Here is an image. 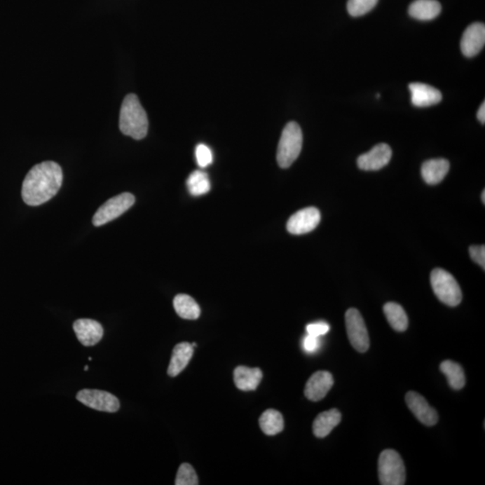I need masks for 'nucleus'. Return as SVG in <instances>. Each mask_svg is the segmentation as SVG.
Listing matches in <instances>:
<instances>
[{
	"instance_id": "1",
	"label": "nucleus",
	"mask_w": 485,
	"mask_h": 485,
	"mask_svg": "<svg viewBox=\"0 0 485 485\" xmlns=\"http://www.w3.org/2000/svg\"><path fill=\"white\" fill-rule=\"evenodd\" d=\"M63 181L62 169L53 161L34 165L23 182L22 198L27 205L39 206L56 196Z\"/></svg>"
},
{
	"instance_id": "2",
	"label": "nucleus",
	"mask_w": 485,
	"mask_h": 485,
	"mask_svg": "<svg viewBox=\"0 0 485 485\" xmlns=\"http://www.w3.org/2000/svg\"><path fill=\"white\" fill-rule=\"evenodd\" d=\"M119 125L124 135L134 139H142L148 133V116L136 95L130 94L124 98L121 107Z\"/></svg>"
},
{
	"instance_id": "3",
	"label": "nucleus",
	"mask_w": 485,
	"mask_h": 485,
	"mask_svg": "<svg viewBox=\"0 0 485 485\" xmlns=\"http://www.w3.org/2000/svg\"><path fill=\"white\" fill-rule=\"evenodd\" d=\"M303 134L301 126L290 121L284 128L278 146L277 162L282 168H288L301 154Z\"/></svg>"
},
{
	"instance_id": "4",
	"label": "nucleus",
	"mask_w": 485,
	"mask_h": 485,
	"mask_svg": "<svg viewBox=\"0 0 485 485\" xmlns=\"http://www.w3.org/2000/svg\"><path fill=\"white\" fill-rule=\"evenodd\" d=\"M430 283L437 298L449 306H456L462 301V292L452 274L442 269L433 270L430 274Z\"/></svg>"
},
{
	"instance_id": "5",
	"label": "nucleus",
	"mask_w": 485,
	"mask_h": 485,
	"mask_svg": "<svg viewBox=\"0 0 485 485\" xmlns=\"http://www.w3.org/2000/svg\"><path fill=\"white\" fill-rule=\"evenodd\" d=\"M378 477L383 485H404L405 467L403 459L393 449H385L379 456Z\"/></svg>"
},
{
	"instance_id": "6",
	"label": "nucleus",
	"mask_w": 485,
	"mask_h": 485,
	"mask_svg": "<svg viewBox=\"0 0 485 485\" xmlns=\"http://www.w3.org/2000/svg\"><path fill=\"white\" fill-rule=\"evenodd\" d=\"M135 203V197L130 193H123L111 198L98 209L93 218V224L100 226L119 218Z\"/></svg>"
},
{
	"instance_id": "7",
	"label": "nucleus",
	"mask_w": 485,
	"mask_h": 485,
	"mask_svg": "<svg viewBox=\"0 0 485 485\" xmlns=\"http://www.w3.org/2000/svg\"><path fill=\"white\" fill-rule=\"evenodd\" d=\"M348 337L354 349L366 353L369 348V337L365 322L356 308L348 309L346 314Z\"/></svg>"
},
{
	"instance_id": "8",
	"label": "nucleus",
	"mask_w": 485,
	"mask_h": 485,
	"mask_svg": "<svg viewBox=\"0 0 485 485\" xmlns=\"http://www.w3.org/2000/svg\"><path fill=\"white\" fill-rule=\"evenodd\" d=\"M76 399L92 409L105 413H116L120 409L119 399L107 391L83 389L76 395Z\"/></svg>"
},
{
	"instance_id": "9",
	"label": "nucleus",
	"mask_w": 485,
	"mask_h": 485,
	"mask_svg": "<svg viewBox=\"0 0 485 485\" xmlns=\"http://www.w3.org/2000/svg\"><path fill=\"white\" fill-rule=\"evenodd\" d=\"M320 220V212L314 207H308L290 217L287 223V229L292 235H304L314 231Z\"/></svg>"
},
{
	"instance_id": "10",
	"label": "nucleus",
	"mask_w": 485,
	"mask_h": 485,
	"mask_svg": "<svg viewBox=\"0 0 485 485\" xmlns=\"http://www.w3.org/2000/svg\"><path fill=\"white\" fill-rule=\"evenodd\" d=\"M405 402H407V407L411 413L424 425L433 426L438 423V413L430 407L423 395L416 393V392H408L405 395Z\"/></svg>"
},
{
	"instance_id": "11",
	"label": "nucleus",
	"mask_w": 485,
	"mask_h": 485,
	"mask_svg": "<svg viewBox=\"0 0 485 485\" xmlns=\"http://www.w3.org/2000/svg\"><path fill=\"white\" fill-rule=\"evenodd\" d=\"M392 158V149L385 143L376 145L368 153L359 156L358 167L362 170L378 171L388 165Z\"/></svg>"
},
{
	"instance_id": "12",
	"label": "nucleus",
	"mask_w": 485,
	"mask_h": 485,
	"mask_svg": "<svg viewBox=\"0 0 485 485\" xmlns=\"http://www.w3.org/2000/svg\"><path fill=\"white\" fill-rule=\"evenodd\" d=\"M485 44V27L481 23L469 25L463 34L460 47L465 56L474 57L483 50Z\"/></svg>"
},
{
	"instance_id": "13",
	"label": "nucleus",
	"mask_w": 485,
	"mask_h": 485,
	"mask_svg": "<svg viewBox=\"0 0 485 485\" xmlns=\"http://www.w3.org/2000/svg\"><path fill=\"white\" fill-rule=\"evenodd\" d=\"M334 385V378L330 372L317 371L314 373L306 382V397L313 402L321 401L331 390Z\"/></svg>"
},
{
	"instance_id": "14",
	"label": "nucleus",
	"mask_w": 485,
	"mask_h": 485,
	"mask_svg": "<svg viewBox=\"0 0 485 485\" xmlns=\"http://www.w3.org/2000/svg\"><path fill=\"white\" fill-rule=\"evenodd\" d=\"M78 339L84 346H94L103 338L104 329L100 323L92 319H78L73 325Z\"/></svg>"
},
{
	"instance_id": "15",
	"label": "nucleus",
	"mask_w": 485,
	"mask_h": 485,
	"mask_svg": "<svg viewBox=\"0 0 485 485\" xmlns=\"http://www.w3.org/2000/svg\"><path fill=\"white\" fill-rule=\"evenodd\" d=\"M409 89L411 103L417 107H432L442 100V93L432 86L419 82L411 83Z\"/></svg>"
},
{
	"instance_id": "16",
	"label": "nucleus",
	"mask_w": 485,
	"mask_h": 485,
	"mask_svg": "<svg viewBox=\"0 0 485 485\" xmlns=\"http://www.w3.org/2000/svg\"><path fill=\"white\" fill-rule=\"evenodd\" d=\"M263 379V372L258 368L239 366L234 371L235 385L242 391L255 390Z\"/></svg>"
},
{
	"instance_id": "17",
	"label": "nucleus",
	"mask_w": 485,
	"mask_h": 485,
	"mask_svg": "<svg viewBox=\"0 0 485 485\" xmlns=\"http://www.w3.org/2000/svg\"><path fill=\"white\" fill-rule=\"evenodd\" d=\"M449 162L444 158L430 159L423 163L422 175L428 184H438L446 177L449 171Z\"/></svg>"
},
{
	"instance_id": "18",
	"label": "nucleus",
	"mask_w": 485,
	"mask_h": 485,
	"mask_svg": "<svg viewBox=\"0 0 485 485\" xmlns=\"http://www.w3.org/2000/svg\"><path fill=\"white\" fill-rule=\"evenodd\" d=\"M193 355V347L189 343H181L175 346L169 364L168 373L170 376H177L186 368Z\"/></svg>"
},
{
	"instance_id": "19",
	"label": "nucleus",
	"mask_w": 485,
	"mask_h": 485,
	"mask_svg": "<svg viewBox=\"0 0 485 485\" xmlns=\"http://www.w3.org/2000/svg\"><path fill=\"white\" fill-rule=\"evenodd\" d=\"M341 414L337 409H331L318 414L313 423V432L317 438H325L341 423Z\"/></svg>"
},
{
	"instance_id": "20",
	"label": "nucleus",
	"mask_w": 485,
	"mask_h": 485,
	"mask_svg": "<svg viewBox=\"0 0 485 485\" xmlns=\"http://www.w3.org/2000/svg\"><path fill=\"white\" fill-rule=\"evenodd\" d=\"M442 5L437 0H416L409 6L411 17L418 20H432L440 14Z\"/></svg>"
},
{
	"instance_id": "21",
	"label": "nucleus",
	"mask_w": 485,
	"mask_h": 485,
	"mask_svg": "<svg viewBox=\"0 0 485 485\" xmlns=\"http://www.w3.org/2000/svg\"><path fill=\"white\" fill-rule=\"evenodd\" d=\"M174 308L180 317L188 320H196L200 315V306L189 295L179 294L175 296Z\"/></svg>"
},
{
	"instance_id": "22",
	"label": "nucleus",
	"mask_w": 485,
	"mask_h": 485,
	"mask_svg": "<svg viewBox=\"0 0 485 485\" xmlns=\"http://www.w3.org/2000/svg\"><path fill=\"white\" fill-rule=\"evenodd\" d=\"M440 371L448 378L451 388L455 390H460L465 385V376L464 369L459 364L452 360H445L440 364Z\"/></svg>"
},
{
	"instance_id": "23",
	"label": "nucleus",
	"mask_w": 485,
	"mask_h": 485,
	"mask_svg": "<svg viewBox=\"0 0 485 485\" xmlns=\"http://www.w3.org/2000/svg\"><path fill=\"white\" fill-rule=\"evenodd\" d=\"M259 423L261 430L268 436H274L282 432L284 420L282 414L274 409H268L261 414Z\"/></svg>"
},
{
	"instance_id": "24",
	"label": "nucleus",
	"mask_w": 485,
	"mask_h": 485,
	"mask_svg": "<svg viewBox=\"0 0 485 485\" xmlns=\"http://www.w3.org/2000/svg\"><path fill=\"white\" fill-rule=\"evenodd\" d=\"M384 313L393 329L404 332L408 328V317L404 309L397 303L388 302L384 306Z\"/></svg>"
},
{
	"instance_id": "25",
	"label": "nucleus",
	"mask_w": 485,
	"mask_h": 485,
	"mask_svg": "<svg viewBox=\"0 0 485 485\" xmlns=\"http://www.w3.org/2000/svg\"><path fill=\"white\" fill-rule=\"evenodd\" d=\"M188 191L193 196H200L208 193L210 190V182L205 172L196 170L193 172L186 181Z\"/></svg>"
},
{
	"instance_id": "26",
	"label": "nucleus",
	"mask_w": 485,
	"mask_h": 485,
	"mask_svg": "<svg viewBox=\"0 0 485 485\" xmlns=\"http://www.w3.org/2000/svg\"><path fill=\"white\" fill-rule=\"evenodd\" d=\"M378 0H349L347 9L352 17H362L374 8Z\"/></svg>"
},
{
	"instance_id": "27",
	"label": "nucleus",
	"mask_w": 485,
	"mask_h": 485,
	"mask_svg": "<svg viewBox=\"0 0 485 485\" xmlns=\"http://www.w3.org/2000/svg\"><path fill=\"white\" fill-rule=\"evenodd\" d=\"M177 485H197L199 484L197 474L194 468L190 464L184 463L180 465L178 469L177 479H175Z\"/></svg>"
},
{
	"instance_id": "28",
	"label": "nucleus",
	"mask_w": 485,
	"mask_h": 485,
	"mask_svg": "<svg viewBox=\"0 0 485 485\" xmlns=\"http://www.w3.org/2000/svg\"><path fill=\"white\" fill-rule=\"evenodd\" d=\"M196 156L198 165L202 168L209 167L213 161L212 151H210L209 146L204 144L197 146Z\"/></svg>"
},
{
	"instance_id": "29",
	"label": "nucleus",
	"mask_w": 485,
	"mask_h": 485,
	"mask_svg": "<svg viewBox=\"0 0 485 485\" xmlns=\"http://www.w3.org/2000/svg\"><path fill=\"white\" fill-rule=\"evenodd\" d=\"M330 330V325L325 322H317L306 325V333L315 337H321Z\"/></svg>"
},
{
	"instance_id": "30",
	"label": "nucleus",
	"mask_w": 485,
	"mask_h": 485,
	"mask_svg": "<svg viewBox=\"0 0 485 485\" xmlns=\"http://www.w3.org/2000/svg\"><path fill=\"white\" fill-rule=\"evenodd\" d=\"M469 254L472 260L485 269V247L484 245H473L469 248Z\"/></svg>"
},
{
	"instance_id": "31",
	"label": "nucleus",
	"mask_w": 485,
	"mask_h": 485,
	"mask_svg": "<svg viewBox=\"0 0 485 485\" xmlns=\"http://www.w3.org/2000/svg\"><path fill=\"white\" fill-rule=\"evenodd\" d=\"M320 337L313 336V335H306L303 340V348L306 353H313L317 352L319 346H320Z\"/></svg>"
},
{
	"instance_id": "32",
	"label": "nucleus",
	"mask_w": 485,
	"mask_h": 485,
	"mask_svg": "<svg viewBox=\"0 0 485 485\" xmlns=\"http://www.w3.org/2000/svg\"><path fill=\"white\" fill-rule=\"evenodd\" d=\"M477 119L479 120L481 123H485V103L483 102L479 110L477 111Z\"/></svg>"
},
{
	"instance_id": "33",
	"label": "nucleus",
	"mask_w": 485,
	"mask_h": 485,
	"mask_svg": "<svg viewBox=\"0 0 485 485\" xmlns=\"http://www.w3.org/2000/svg\"><path fill=\"white\" fill-rule=\"evenodd\" d=\"M481 200H483V203H485V191L481 193Z\"/></svg>"
},
{
	"instance_id": "34",
	"label": "nucleus",
	"mask_w": 485,
	"mask_h": 485,
	"mask_svg": "<svg viewBox=\"0 0 485 485\" xmlns=\"http://www.w3.org/2000/svg\"><path fill=\"white\" fill-rule=\"evenodd\" d=\"M84 369H85V371H87V370H88V366H85Z\"/></svg>"
}]
</instances>
